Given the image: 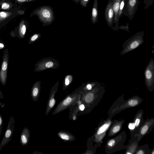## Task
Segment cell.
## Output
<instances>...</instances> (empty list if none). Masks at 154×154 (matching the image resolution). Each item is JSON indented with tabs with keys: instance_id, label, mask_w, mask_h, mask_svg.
Here are the masks:
<instances>
[{
	"instance_id": "cell-33",
	"label": "cell",
	"mask_w": 154,
	"mask_h": 154,
	"mask_svg": "<svg viewBox=\"0 0 154 154\" xmlns=\"http://www.w3.org/2000/svg\"><path fill=\"white\" fill-rule=\"evenodd\" d=\"M0 16L3 18H5L6 16V14L5 13L3 12H2L0 13Z\"/></svg>"
},
{
	"instance_id": "cell-25",
	"label": "cell",
	"mask_w": 154,
	"mask_h": 154,
	"mask_svg": "<svg viewBox=\"0 0 154 154\" xmlns=\"http://www.w3.org/2000/svg\"><path fill=\"white\" fill-rule=\"evenodd\" d=\"M148 129V127L147 125H145L142 128L141 131V133L142 134H145L147 131Z\"/></svg>"
},
{
	"instance_id": "cell-36",
	"label": "cell",
	"mask_w": 154,
	"mask_h": 154,
	"mask_svg": "<svg viewBox=\"0 0 154 154\" xmlns=\"http://www.w3.org/2000/svg\"><path fill=\"white\" fill-rule=\"evenodd\" d=\"M137 153L138 154H144V153L142 150H140Z\"/></svg>"
},
{
	"instance_id": "cell-39",
	"label": "cell",
	"mask_w": 154,
	"mask_h": 154,
	"mask_svg": "<svg viewBox=\"0 0 154 154\" xmlns=\"http://www.w3.org/2000/svg\"><path fill=\"white\" fill-rule=\"evenodd\" d=\"M72 119L74 120H75L76 119V117L75 116H72Z\"/></svg>"
},
{
	"instance_id": "cell-40",
	"label": "cell",
	"mask_w": 154,
	"mask_h": 154,
	"mask_svg": "<svg viewBox=\"0 0 154 154\" xmlns=\"http://www.w3.org/2000/svg\"><path fill=\"white\" fill-rule=\"evenodd\" d=\"M4 106H5V104H4V103H3V105H1V107L2 108L4 107Z\"/></svg>"
},
{
	"instance_id": "cell-19",
	"label": "cell",
	"mask_w": 154,
	"mask_h": 154,
	"mask_svg": "<svg viewBox=\"0 0 154 154\" xmlns=\"http://www.w3.org/2000/svg\"><path fill=\"white\" fill-rule=\"evenodd\" d=\"M40 35L39 34H35L32 35L29 39V44H30L35 41L39 38Z\"/></svg>"
},
{
	"instance_id": "cell-4",
	"label": "cell",
	"mask_w": 154,
	"mask_h": 154,
	"mask_svg": "<svg viewBox=\"0 0 154 154\" xmlns=\"http://www.w3.org/2000/svg\"><path fill=\"white\" fill-rule=\"evenodd\" d=\"M9 57L8 49L7 48L3 51L2 61L0 69V82L4 86L6 85L7 82Z\"/></svg>"
},
{
	"instance_id": "cell-18",
	"label": "cell",
	"mask_w": 154,
	"mask_h": 154,
	"mask_svg": "<svg viewBox=\"0 0 154 154\" xmlns=\"http://www.w3.org/2000/svg\"><path fill=\"white\" fill-rule=\"evenodd\" d=\"M144 4L145 5L144 9L146 10L153 3L154 0H143Z\"/></svg>"
},
{
	"instance_id": "cell-14",
	"label": "cell",
	"mask_w": 154,
	"mask_h": 154,
	"mask_svg": "<svg viewBox=\"0 0 154 154\" xmlns=\"http://www.w3.org/2000/svg\"><path fill=\"white\" fill-rule=\"evenodd\" d=\"M98 1L94 0L91 15V20L93 24H95L98 22Z\"/></svg>"
},
{
	"instance_id": "cell-24",
	"label": "cell",
	"mask_w": 154,
	"mask_h": 154,
	"mask_svg": "<svg viewBox=\"0 0 154 154\" xmlns=\"http://www.w3.org/2000/svg\"><path fill=\"white\" fill-rule=\"evenodd\" d=\"M3 119L0 113V137L2 133L3 125Z\"/></svg>"
},
{
	"instance_id": "cell-7",
	"label": "cell",
	"mask_w": 154,
	"mask_h": 154,
	"mask_svg": "<svg viewBox=\"0 0 154 154\" xmlns=\"http://www.w3.org/2000/svg\"><path fill=\"white\" fill-rule=\"evenodd\" d=\"M15 125L14 119L12 116L10 118L4 135L0 143V151L2 147L11 141L12 138Z\"/></svg>"
},
{
	"instance_id": "cell-13",
	"label": "cell",
	"mask_w": 154,
	"mask_h": 154,
	"mask_svg": "<svg viewBox=\"0 0 154 154\" xmlns=\"http://www.w3.org/2000/svg\"><path fill=\"white\" fill-rule=\"evenodd\" d=\"M40 91V85L38 82H36L32 87L31 96L33 101H36L38 99Z\"/></svg>"
},
{
	"instance_id": "cell-35",
	"label": "cell",
	"mask_w": 154,
	"mask_h": 154,
	"mask_svg": "<svg viewBox=\"0 0 154 154\" xmlns=\"http://www.w3.org/2000/svg\"><path fill=\"white\" fill-rule=\"evenodd\" d=\"M4 98V96L3 94L0 90V99H2Z\"/></svg>"
},
{
	"instance_id": "cell-22",
	"label": "cell",
	"mask_w": 154,
	"mask_h": 154,
	"mask_svg": "<svg viewBox=\"0 0 154 154\" xmlns=\"http://www.w3.org/2000/svg\"><path fill=\"white\" fill-rule=\"evenodd\" d=\"M54 63L51 61L47 62L45 63V67L46 68H50L53 66Z\"/></svg>"
},
{
	"instance_id": "cell-10",
	"label": "cell",
	"mask_w": 154,
	"mask_h": 154,
	"mask_svg": "<svg viewBox=\"0 0 154 154\" xmlns=\"http://www.w3.org/2000/svg\"><path fill=\"white\" fill-rule=\"evenodd\" d=\"M112 0V9L114 13V23H115L114 26L112 29L115 31H119V26L118 14L121 0Z\"/></svg>"
},
{
	"instance_id": "cell-3",
	"label": "cell",
	"mask_w": 154,
	"mask_h": 154,
	"mask_svg": "<svg viewBox=\"0 0 154 154\" xmlns=\"http://www.w3.org/2000/svg\"><path fill=\"white\" fill-rule=\"evenodd\" d=\"M138 3L139 0H125L122 14L131 20L137 10Z\"/></svg>"
},
{
	"instance_id": "cell-9",
	"label": "cell",
	"mask_w": 154,
	"mask_h": 154,
	"mask_svg": "<svg viewBox=\"0 0 154 154\" xmlns=\"http://www.w3.org/2000/svg\"><path fill=\"white\" fill-rule=\"evenodd\" d=\"M58 82H57L51 88L50 94L48 100L47 107L45 111V114L47 116L51 110L54 107L56 103V100L54 97L57 92Z\"/></svg>"
},
{
	"instance_id": "cell-21",
	"label": "cell",
	"mask_w": 154,
	"mask_h": 154,
	"mask_svg": "<svg viewBox=\"0 0 154 154\" xmlns=\"http://www.w3.org/2000/svg\"><path fill=\"white\" fill-rule=\"evenodd\" d=\"M138 103V101L136 100H131L128 102V105L131 106H134Z\"/></svg>"
},
{
	"instance_id": "cell-31",
	"label": "cell",
	"mask_w": 154,
	"mask_h": 154,
	"mask_svg": "<svg viewBox=\"0 0 154 154\" xmlns=\"http://www.w3.org/2000/svg\"><path fill=\"white\" fill-rule=\"evenodd\" d=\"M79 108L80 110L83 111L85 107L83 104H80L79 105Z\"/></svg>"
},
{
	"instance_id": "cell-20",
	"label": "cell",
	"mask_w": 154,
	"mask_h": 154,
	"mask_svg": "<svg viewBox=\"0 0 154 154\" xmlns=\"http://www.w3.org/2000/svg\"><path fill=\"white\" fill-rule=\"evenodd\" d=\"M90 0H80V4L84 7H86Z\"/></svg>"
},
{
	"instance_id": "cell-1",
	"label": "cell",
	"mask_w": 154,
	"mask_h": 154,
	"mask_svg": "<svg viewBox=\"0 0 154 154\" xmlns=\"http://www.w3.org/2000/svg\"><path fill=\"white\" fill-rule=\"evenodd\" d=\"M31 15L37 16L44 26L50 25L55 19L53 9L49 5H43L38 7L34 10Z\"/></svg>"
},
{
	"instance_id": "cell-34",
	"label": "cell",
	"mask_w": 154,
	"mask_h": 154,
	"mask_svg": "<svg viewBox=\"0 0 154 154\" xmlns=\"http://www.w3.org/2000/svg\"><path fill=\"white\" fill-rule=\"evenodd\" d=\"M86 88L88 90H91L92 88V86L91 84H88L86 85Z\"/></svg>"
},
{
	"instance_id": "cell-37",
	"label": "cell",
	"mask_w": 154,
	"mask_h": 154,
	"mask_svg": "<svg viewBox=\"0 0 154 154\" xmlns=\"http://www.w3.org/2000/svg\"><path fill=\"white\" fill-rule=\"evenodd\" d=\"M74 2H75L76 3L78 4L79 3L80 0H72Z\"/></svg>"
},
{
	"instance_id": "cell-29",
	"label": "cell",
	"mask_w": 154,
	"mask_h": 154,
	"mask_svg": "<svg viewBox=\"0 0 154 154\" xmlns=\"http://www.w3.org/2000/svg\"><path fill=\"white\" fill-rule=\"evenodd\" d=\"M135 126L134 123H130L129 125L128 128L130 129L133 130L135 128Z\"/></svg>"
},
{
	"instance_id": "cell-26",
	"label": "cell",
	"mask_w": 154,
	"mask_h": 154,
	"mask_svg": "<svg viewBox=\"0 0 154 154\" xmlns=\"http://www.w3.org/2000/svg\"><path fill=\"white\" fill-rule=\"evenodd\" d=\"M120 129V127L119 125L115 126L113 129L112 131L114 133H116L119 131Z\"/></svg>"
},
{
	"instance_id": "cell-15",
	"label": "cell",
	"mask_w": 154,
	"mask_h": 154,
	"mask_svg": "<svg viewBox=\"0 0 154 154\" xmlns=\"http://www.w3.org/2000/svg\"><path fill=\"white\" fill-rule=\"evenodd\" d=\"M94 98V94L92 93H90L86 95L85 98V100L86 103H90L92 101Z\"/></svg>"
},
{
	"instance_id": "cell-28",
	"label": "cell",
	"mask_w": 154,
	"mask_h": 154,
	"mask_svg": "<svg viewBox=\"0 0 154 154\" xmlns=\"http://www.w3.org/2000/svg\"><path fill=\"white\" fill-rule=\"evenodd\" d=\"M9 6L8 4L5 3L2 5V8L3 9H6L8 8H9Z\"/></svg>"
},
{
	"instance_id": "cell-17",
	"label": "cell",
	"mask_w": 154,
	"mask_h": 154,
	"mask_svg": "<svg viewBox=\"0 0 154 154\" xmlns=\"http://www.w3.org/2000/svg\"><path fill=\"white\" fill-rule=\"evenodd\" d=\"M110 125L109 123L105 124L99 128L97 131V134H100L103 133L108 128Z\"/></svg>"
},
{
	"instance_id": "cell-23",
	"label": "cell",
	"mask_w": 154,
	"mask_h": 154,
	"mask_svg": "<svg viewBox=\"0 0 154 154\" xmlns=\"http://www.w3.org/2000/svg\"><path fill=\"white\" fill-rule=\"evenodd\" d=\"M129 23H128L127 24L126 26L125 25H121L119 27V29H121L125 30L128 32H129V28L128 27Z\"/></svg>"
},
{
	"instance_id": "cell-5",
	"label": "cell",
	"mask_w": 154,
	"mask_h": 154,
	"mask_svg": "<svg viewBox=\"0 0 154 154\" xmlns=\"http://www.w3.org/2000/svg\"><path fill=\"white\" fill-rule=\"evenodd\" d=\"M145 82L147 87H152L154 82V60H149L144 71Z\"/></svg>"
},
{
	"instance_id": "cell-41",
	"label": "cell",
	"mask_w": 154,
	"mask_h": 154,
	"mask_svg": "<svg viewBox=\"0 0 154 154\" xmlns=\"http://www.w3.org/2000/svg\"><path fill=\"white\" fill-rule=\"evenodd\" d=\"M1 102H0V105H1Z\"/></svg>"
},
{
	"instance_id": "cell-2",
	"label": "cell",
	"mask_w": 154,
	"mask_h": 154,
	"mask_svg": "<svg viewBox=\"0 0 154 154\" xmlns=\"http://www.w3.org/2000/svg\"><path fill=\"white\" fill-rule=\"evenodd\" d=\"M144 32H138L126 40L123 44V49L120 53L123 55L136 49L143 42Z\"/></svg>"
},
{
	"instance_id": "cell-8",
	"label": "cell",
	"mask_w": 154,
	"mask_h": 154,
	"mask_svg": "<svg viewBox=\"0 0 154 154\" xmlns=\"http://www.w3.org/2000/svg\"><path fill=\"white\" fill-rule=\"evenodd\" d=\"M104 14L105 20L108 25L112 29L113 28L114 13L112 0H108L105 9Z\"/></svg>"
},
{
	"instance_id": "cell-30",
	"label": "cell",
	"mask_w": 154,
	"mask_h": 154,
	"mask_svg": "<svg viewBox=\"0 0 154 154\" xmlns=\"http://www.w3.org/2000/svg\"><path fill=\"white\" fill-rule=\"evenodd\" d=\"M70 83V81L69 79L66 78L65 79V84L66 85L68 86Z\"/></svg>"
},
{
	"instance_id": "cell-32",
	"label": "cell",
	"mask_w": 154,
	"mask_h": 154,
	"mask_svg": "<svg viewBox=\"0 0 154 154\" xmlns=\"http://www.w3.org/2000/svg\"><path fill=\"white\" fill-rule=\"evenodd\" d=\"M140 122V119H137L135 122L134 125L135 126H137L138 125Z\"/></svg>"
},
{
	"instance_id": "cell-6",
	"label": "cell",
	"mask_w": 154,
	"mask_h": 154,
	"mask_svg": "<svg viewBox=\"0 0 154 154\" xmlns=\"http://www.w3.org/2000/svg\"><path fill=\"white\" fill-rule=\"evenodd\" d=\"M78 94L69 95L63 99L56 107L52 115L57 114L66 109L70 106L73 105L77 102Z\"/></svg>"
},
{
	"instance_id": "cell-12",
	"label": "cell",
	"mask_w": 154,
	"mask_h": 154,
	"mask_svg": "<svg viewBox=\"0 0 154 154\" xmlns=\"http://www.w3.org/2000/svg\"><path fill=\"white\" fill-rule=\"evenodd\" d=\"M59 138L65 142L72 141L75 140V137L71 133L64 131H60L57 133Z\"/></svg>"
},
{
	"instance_id": "cell-11",
	"label": "cell",
	"mask_w": 154,
	"mask_h": 154,
	"mask_svg": "<svg viewBox=\"0 0 154 154\" xmlns=\"http://www.w3.org/2000/svg\"><path fill=\"white\" fill-rule=\"evenodd\" d=\"M30 133L29 129L24 128L21 133L20 138V143L22 146H26L29 143Z\"/></svg>"
},
{
	"instance_id": "cell-38",
	"label": "cell",
	"mask_w": 154,
	"mask_h": 154,
	"mask_svg": "<svg viewBox=\"0 0 154 154\" xmlns=\"http://www.w3.org/2000/svg\"><path fill=\"white\" fill-rule=\"evenodd\" d=\"M4 47V45L2 43H0V49L1 48H2Z\"/></svg>"
},
{
	"instance_id": "cell-16",
	"label": "cell",
	"mask_w": 154,
	"mask_h": 154,
	"mask_svg": "<svg viewBox=\"0 0 154 154\" xmlns=\"http://www.w3.org/2000/svg\"><path fill=\"white\" fill-rule=\"evenodd\" d=\"M125 1V0H121V1L118 14V19L119 20L122 15V12L124 5Z\"/></svg>"
},
{
	"instance_id": "cell-27",
	"label": "cell",
	"mask_w": 154,
	"mask_h": 154,
	"mask_svg": "<svg viewBox=\"0 0 154 154\" xmlns=\"http://www.w3.org/2000/svg\"><path fill=\"white\" fill-rule=\"evenodd\" d=\"M115 143V141L113 140H110L108 143V145L109 146H113Z\"/></svg>"
}]
</instances>
